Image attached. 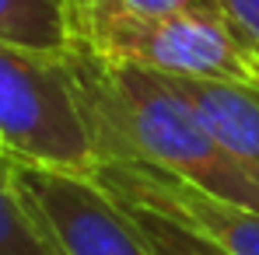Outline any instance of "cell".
Masks as SVG:
<instances>
[{
	"mask_svg": "<svg viewBox=\"0 0 259 255\" xmlns=\"http://www.w3.org/2000/svg\"><path fill=\"white\" fill-rule=\"evenodd\" d=\"M0 154H7V143H4V136H0Z\"/></svg>",
	"mask_w": 259,
	"mask_h": 255,
	"instance_id": "cell-12",
	"label": "cell"
},
{
	"mask_svg": "<svg viewBox=\"0 0 259 255\" xmlns=\"http://www.w3.org/2000/svg\"><path fill=\"white\" fill-rule=\"evenodd\" d=\"M116 203H119V199H116ZM123 207H126V203H123ZM126 210H130V217L137 220V227H140V234H144L151 255H228L224 248H217L210 238H203V234H196V231L175 224V220L161 217V213L147 210V207H126Z\"/></svg>",
	"mask_w": 259,
	"mask_h": 255,
	"instance_id": "cell-10",
	"label": "cell"
},
{
	"mask_svg": "<svg viewBox=\"0 0 259 255\" xmlns=\"http://www.w3.org/2000/svg\"><path fill=\"white\" fill-rule=\"evenodd\" d=\"M217 7L242 32V39L259 53V0H217Z\"/></svg>",
	"mask_w": 259,
	"mask_h": 255,
	"instance_id": "cell-11",
	"label": "cell"
},
{
	"mask_svg": "<svg viewBox=\"0 0 259 255\" xmlns=\"http://www.w3.org/2000/svg\"><path fill=\"white\" fill-rule=\"evenodd\" d=\"M0 255H60L14 182V154H0Z\"/></svg>",
	"mask_w": 259,
	"mask_h": 255,
	"instance_id": "cell-8",
	"label": "cell"
},
{
	"mask_svg": "<svg viewBox=\"0 0 259 255\" xmlns=\"http://www.w3.org/2000/svg\"><path fill=\"white\" fill-rule=\"evenodd\" d=\"M74 45L165 77L259 87V53L221 7H189L158 18H119L84 32Z\"/></svg>",
	"mask_w": 259,
	"mask_h": 255,
	"instance_id": "cell-3",
	"label": "cell"
},
{
	"mask_svg": "<svg viewBox=\"0 0 259 255\" xmlns=\"http://www.w3.org/2000/svg\"><path fill=\"white\" fill-rule=\"evenodd\" d=\"M168 81L200 116V123L242 165H249L259 175V87L189 81V77H168Z\"/></svg>",
	"mask_w": 259,
	"mask_h": 255,
	"instance_id": "cell-6",
	"label": "cell"
},
{
	"mask_svg": "<svg viewBox=\"0 0 259 255\" xmlns=\"http://www.w3.org/2000/svg\"><path fill=\"white\" fill-rule=\"evenodd\" d=\"M14 182L60 255H151L130 210L91 175L14 158Z\"/></svg>",
	"mask_w": 259,
	"mask_h": 255,
	"instance_id": "cell-4",
	"label": "cell"
},
{
	"mask_svg": "<svg viewBox=\"0 0 259 255\" xmlns=\"http://www.w3.org/2000/svg\"><path fill=\"white\" fill-rule=\"evenodd\" d=\"M70 63L98 161H144L259 213V175L200 123L165 74L109 63L81 45L70 49Z\"/></svg>",
	"mask_w": 259,
	"mask_h": 255,
	"instance_id": "cell-1",
	"label": "cell"
},
{
	"mask_svg": "<svg viewBox=\"0 0 259 255\" xmlns=\"http://www.w3.org/2000/svg\"><path fill=\"white\" fill-rule=\"evenodd\" d=\"M189 7H217V0H70V28L77 42L84 32L119 18H158Z\"/></svg>",
	"mask_w": 259,
	"mask_h": 255,
	"instance_id": "cell-9",
	"label": "cell"
},
{
	"mask_svg": "<svg viewBox=\"0 0 259 255\" xmlns=\"http://www.w3.org/2000/svg\"><path fill=\"white\" fill-rule=\"evenodd\" d=\"M0 39L39 53H70V0H0Z\"/></svg>",
	"mask_w": 259,
	"mask_h": 255,
	"instance_id": "cell-7",
	"label": "cell"
},
{
	"mask_svg": "<svg viewBox=\"0 0 259 255\" xmlns=\"http://www.w3.org/2000/svg\"><path fill=\"white\" fill-rule=\"evenodd\" d=\"M0 136L7 154L91 175L98 150L70 53H39L0 39Z\"/></svg>",
	"mask_w": 259,
	"mask_h": 255,
	"instance_id": "cell-2",
	"label": "cell"
},
{
	"mask_svg": "<svg viewBox=\"0 0 259 255\" xmlns=\"http://www.w3.org/2000/svg\"><path fill=\"white\" fill-rule=\"evenodd\" d=\"M91 178L119 203L147 207L175 224L210 238L228 255H259V213L224 203L172 171L144 161H98Z\"/></svg>",
	"mask_w": 259,
	"mask_h": 255,
	"instance_id": "cell-5",
	"label": "cell"
}]
</instances>
